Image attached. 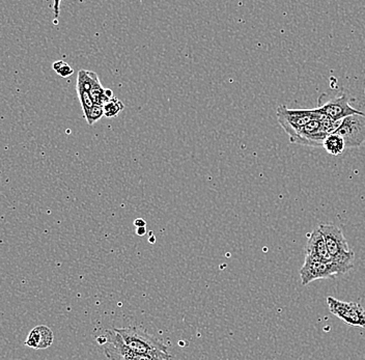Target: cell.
Returning <instances> with one entry per match:
<instances>
[{"instance_id": "cell-13", "label": "cell", "mask_w": 365, "mask_h": 360, "mask_svg": "<svg viewBox=\"0 0 365 360\" xmlns=\"http://www.w3.org/2000/svg\"><path fill=\"white\" fill-rule=\"evenodd\" d=\"M124 103L120 100H118V98H114V99L105 104L104 107H103L104 108V116H106V118H115L120 111L124 110Z\"/></svg>"}, {"instance_id": "cell-4", "label": "cell", "mask_w": 365, "mask_h": 360, "mask_svg": "<svg viewBox=\"0 0 365 360\" xmlns=\"http://www.w3.org/2000/svg\"><path fill=\"white\" fill-rule=\"evenodd\" d=\"M277 120L289 138L298 134L308 123L318 118L321 113L318 109H291L284 105L278 106Z\"/></svg>"}, {"instance_id": "cell-8", "label": "cell", "mask_w": 365, "mask_h": 360, "mask_svg": "<svg viewBox=\"0 0 365 360\" xmlns=\"http://www.w3.org/2000/svg\"><path fill=\"white\" fill-rule=\"evenodd\" d=\"M335 134L342 138L348 149L360 147L365 141V115H355L344 118Z\"/></svg>"}, {"instance_id": "cell-1", "label": "cell", "mask_w": 365, "mask_h": 360, "mask_svg": "<svg viewBox=\"0 0 365 360\" xmlns=\"http://www.w3.org/2000/svg\"><path fill=\"white\" fill-rule=\"evenodd\" d=\"M123 343L128 349L148 356L160 357L165 360L173 359L168 346L157 337L150 336L135 326L125 328H114Z\"/></svg>"}, {"instance_id": "cell-2", "label": "cell", "mask_w": 365, "mask_h": 360, "mask_svg": "<svg viewBox=\"0 0 365 360\" xmlns=\"http://www.w3.org/2000/svg\"><path fill=\"white\" fill-rule=\"evenodd\" d=\"M319 231L323 234L325 239L326 245H327L328 252H329L333 262L339 264L349 271L354 268V261H355V254L348 241L344 238V232L339 227L334 225H319Z\"/></svg>"}, {"instance_id": "cell-11", "label": "cell", "mask_w": 365, "mask_h": 360, "mask_svg": "<svg viewBox=\"0 0 365 360\" xmlns=\"http://www.w3.org/2000/svg\"><path fill=\"white\" fill-rule=\"evenodd\" d=\"M53 332L48 326L38 325L29 332L25 346L36 350H43L49 348L53 344Z\"/></svg>"}, {"instance_id": "cell-14", "label": "cell", "mask_w": 365, "mask_h": 360, "mask_svg": "<svg viewBox=\"0 0 365 360\" xmlns=\"http://www.w3.org/2000/svg\"><path fill=\"white\" fill-rule=\"evenodd\" d=\"M77 93H78V97L80 103H81L82 110H83L84 116H88V113H91V108L95 106L93 100H91L90 93L86 92V91L80 90L77 88Z\"/></svg>"}, {"instance_id": "cell-17", "label": "cell", "mask_w": 365, "mask_h": 360, "mask_svg": "<svg viewBox=\"0 0 365 360\" xmlns=\"http://www.w3.org/2000/svg\"><path fill=\"white\" fill-rule=\"evenodd\" d=\"M134 225H135V227H145V225H147V222H145V221L143 220V218H138V220L134 221Z\"/></svg>"}, {"instance_id": "cell-7", "label": "cell", "mask_w": 365, "mask_h": 360, "mask_svg": "<svg viewBox=\"0 0 365 360\" xmlns=\"http://www.w3.org/2000/svg\"><path fill=\"white\" fill-rule=\"evenodd\" d=\"M327 304L330 313L341 319L346 324L365 329V309L359 303L341 302L328 296Z\"/></svg>"}, {"instance_id": "cell-6", "label": "cell", "mask_w": 365, "mask_h": 360, "mask_svg": "<svg viewBox=\"0 0 365 360\" xmlns=\"http://www.w3.org/2000/svg\"><path fill=\"white\" fill-rule=\"evenodd\" d=\"M324 96L327 98V96ZM352 102L354 99L344 93L336 97L327 98L326 100L319 98V106L317 109L319 113L334 120H341L351 115H365V110L354 106Z\"/></svg>"}, {"instance_id": "cell-10", "label": "cell", "mask_w": 365, "mask_h": 360, "mask_svg": "<svg viewBox=\"0 0 365 360\" xmlns=\"http://www.w3.org/2000/svg\"><path fill=\"white\" fill-rule=\"evenodd\" d=\"M305 254L317 257V259H322V261L333 262L332 257L328 252L325 239H324L322 232L319 231V227L310 232L309 236H308Z\"/></svg>"}, {"instance_id": "cell-12", "label": "cell", "mask_w": 365, "mask_h": 360, "mask_svg": "<svg viewBox=\"0 0 365 360\" xmlns=\"http://www.w3.org/2000/svg\"><path fill=\"white\" fill-rule=\"evenodd\" d=\"M324 149L332 156H339L346 149V143L339 134H329L324 141Z\"/></svg>"}, {"instance_id": "cell-3", "label": "cell", "mask_w": 365, "mask_h": 360, "mask_svg": "<svg viewBox=\"0 0 365 360\" xmlns=\"http://www.w3.org/2000/svg\"><path fill=\"white\" fill-rule=\"evenodd\" d=\"M346 272H349L348 269L342 267L335 262L322 261L307 254L304 264L299 270L303 286H307L314 280L333 279Z\"/></svg>"}, {"instance_id": "cell-15", "label": "cell", "mask_w": 365, "mask_h": 360, "mask_svg": "<svg viewBox=\"0 0 365 360\" xmlns=\"http://www.w3.org/2000/svg\"><path fill=\"white\" fill-rule=\"evenodd\" d=\"M52 69L56 71L57 74L61 77H63V78L70 77L71 75L74 73V70L72 69V67L63 61H56V63L52 65Z\"/></svg>"}, {"instance_id": "cell-18", "label": "cell", "mask_w": 365, "mask_h": 360, "mask_svg": "<svg viewBox=\"0 0 365 360\" xmlns=\"http://www.w3.org/2000/svg\"><path fill=\"white\" fill-rule=\"evenodd\" d=\"M136 234L138 236H145L147 234V229L145 227H137Z\"/></svg>"}, {"instance_id": "cell-9", "label": "cell", "mask_w": 365, "mask_h": 360, "mask_svg": "<svg viewBox=\"0 0 365 360\" xmlns=\"http://www.w3.org/2000/svg\"><path fill=\"white\" fill-rule=\"evenodd\" d=\"M321 116V115H319ZM319 116L316 120L308 123L298 134L294 138H289L292 143L297 145H308V147L319 148L323 147L324 141L329 134L324 129Z\"/></svg>"}, {"instance_id": "cell-16", "label": "cell", "mask_w": 365, "mask_h": 360, "mask_svg": "<svg viewBox=\"0 0 365 360\" xmlns=\"http://www.w3.org/2000/svg\"><path fill=\"white\" fill-rule=\"evenodd\" d=\"M103 116H104V108H103V106L95 105V106L91 108V113L86 116V122H88L90 126H93L95 123L99 122Z\"/></svg>"}, {"instance_id": "cell-5", "label": "cell", "mask_w": 365, "mask_h": 360, "mask_svg": "<svg viewBox=\"0 0 365 360\" xmlns=\"http://www.w3.org/2000/svg\"><path fill=\"white\" fill-rule=\"evenodd\" d=\"M104 346V354L108 360H165L160 357L148 356L133 352L124 345L115 330H106L97 339Z\"/></svg>"}]
</instances>
